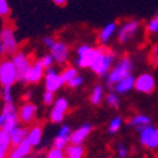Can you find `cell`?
<instances>
[{"mask_svg":"<svg viewBox=\"0 0 158 158\" xmlns=\"http://www.w3.org/2000/svg\"><path fill=\"white\" fill-rule=\"evenodd\" d=\"M117 30V24L115 23H109L107 24L99 33V36H98V40H99V43L102 44H106L109 39L112 38V35L115 33Z\"/></svg>","mask_w":158,"mask_h":158,"instance_id":"obj_25","label":"cell"},{"mask_svg":"<svg viewBox=\"0 0 158 158\" xmlns=\"http://www.w3.org/2000/svg\"><path fill=\"white\" fill-rule=\"evenodd\" d=\"M134 88L141 92V93H146V94H151L153 93V90L156 89V82H154V78L148 74V73H144V74H141L135 79L134 82Z\"/></svg>","mask_w":158,"mask_h":158,"instance_id":"obj_13","label":"cell"},{"mask_svg":"<svg viewBox=\"0 0 158 158\" xmlns=\"http://www.w3.org/2000/svg\"><path fill=\"white\" fill-rule=\"evenodd\" d=\"M147 33L148 34H157L158 33V11L156 15L151 19V22L147 25Z\"/></svg>","mask_w":158,"mask_h":158,"instance_id":"obj_29","label":"cell"},{"mask_svg":"<svg viewBox=\"0 0 158 158\" xmlns=\"http://www.w3.org/2000/svg\"><path fill=\"white\" fill-rule=\"evenodd\" d=\"M30 158H34V157H30Z\"/></svg>","mask_w":158,"mask_h":158,"instance_id":"obj_41","label":"cell"},{"mask_svg":"<svg viewBox=\"0 0 158 158\" xmlns=\"http://www.w3.org/2000/svg\"><path fill=\"white\" fill-rule=\"evenodd\" d=\"M106 101L108 103V106H110L112 108H118L119 107V101H118V97L115 93H109L106 98Z\"/></svg>","mask_w":158,"mask_h":158,"instance_id":"obj_33","label":"cell"},{"mask_svg":"<svg viewBox=\"0 0 158 158\" xmlns=\"http://www.w3.org/2000/svg\"><path fill=\"white\" fill-rule=\"evenodd\" d=\"M3 123H4V115L0 114V132H2V129H3Z\"/></svg>","mask_w":158,"mask_h":158,"instance_id":"obj_40","label":"cell"},{"mask_svg":"<svg viewBox=\"0 0 158 158\" xmlns=\"http://www.w3.org/2000/svg\"><path fill=\"white\" fill-rule=\"evenodd\" d=\"M10 15V5L8 0H0V18H8Z\"/></svg>","mask_w":158,"mask_h":158,"instance_id":"obj_30","label":"cell"},{"mask_svg":"<svg viewBox=\"0 0 158 158\" xmlns=\"http://www.w3.org/2000/svg\"><path fill=\"white\" fill-rule=\"evenodd\" d=\"M93 131V126L90 123H84L79 127L78 129H75L74 132H72L70 135V143L72 144H82L85 138L90 134V132Z\"/></svg>","mask_w":158,"mask_h":158,"instance_id":"obj_16","label":"cell"},{"mask_svg":"<svg viewBox=\"0 0 158 158\" xmlns=\"http://www.w3.org/2000/svg\"><path fill=\"white\" fill-rule=\"evenodd\" d=\"M60 75H62V79H63L64 84H68L73 78H75V77L78 75V72H77V69H75L74 67H67V68L60 73Z\"/></svg>","mask_w":158,"mask_h":158,"instance_id":"obj_27","label":"cell"},{"mask_svg":"<svg viewBox=\"0 0 158 158\" xmlns=\"http://www.w3.org/2000/svg\"><path fill=\"white\" fill-rule=\"evenodd\" d=\"M139 132V142L148 149H158V128L151 124L138 129Z\"/></svg>","mask_w":158,"mask_h":158,"instance_id":"obj_6","label":"cell"},{"mask_svg":"<svg viewBox=\"0 0 158 158\" xmlns=\"http://www.w3.org/2000/svg\"><path fill=\"white\" fill-rule=\"evenodd\" d=\"M94 49L95 48H92L90 45H87V44H83L77 49V54H78L77 65L79 68L90 67V63H92L93 56H94Z\"/></svg>","mask_w":158,"mask_h":158,"instance_id":"obj_12","label":"cell"},{"mask_svg":"<svg viewBox=\"0 0 158 158\" xmlns=\"http://www.w3.org/2000/svg\"><path fill=\"white\" fill-rule=\"evenodd\" d=\"M127 123L131 127H135L137 131H138V129H141L144 126L151 124V118L147 117V115H143V114H135V115H133L129 121H127Z\"/></svg>","mask_w":158,"mask_h":158,"instance_id":"obj_24","label":"cell"},{"mask_svg":"<svg viewBox=\"0 0 158 158\" xmlns=\"http://www.w3.org/2000/svg\"><path fill=\"white\" fill-rule=\"evenodd\" d=\"M45 158H65L64 151L63 149H58L55 147H53L45 156Z\"/></svg>","mask_w":158,"mask_h":158,"instance_id":"obj_31","label":"cell"},{"mask_svg":"<svg viewBox=\"0 0 158 158\" xmlns=\"http://www.w3.org/2000/svg\"><path fill=\"white\" fill-rule=\"evenodd\" d=\"M49 49H50V54L54 58V62H56V63H65L67 62L68 55H69V48L65 43L55 40Z\"/></svg>","mask_w":158,"mask_h":158,"instance_id":"obj_15","label":"cell"},{"mask_svg":"<svg viewBox=\"0 0 158 158\" xmlns=\"http://www.w3.org/2000/svg\"><path fill=\"white\" fill-rule=\"evenodd\" d=\"M11 60L18 70V78H19V82H22L25 84V78H27V74L30 69V65H31V60L27 53L24 52H16L15 54H13V58Z\"/></svg>","mask_w":158,"mask_h":158,"instance_id":"obj_5","label":"cell"},{"mask_svg":"<svg viewBox=\"0 0 158 158\" xmlns=\"http://www.w3.org/2000/svg\"><path fill=\"white\" fill-rule=\"evenodd\" d=\"M69 108V104H68V101L65 98H59L58 101L54 102V106H53V109L50 112V121L53 123H60L63 119H64V115L67 113Z\"/></svg>","mask_w":158,"mask_h":158,"instance_id":"obj_14","label":"cell"},{"mask_svg":"<svg viewBox=\"0 0 158 158\" xmlns=\"http://www.w3.org/2000/svg\"><path fill=\"white\" fill-rule=\"evenodd\" d=\"M134 82H135V79L133 75H129L127 78H124L123 81H121L119 83H117L114 85V90L118 92V93H121V94H124L127 92H129L132 88H134Z\"/></svg>","mask_w":158,"mask_h":158,"instance_id":"obj_23","label":"cell"},{"mask_svg":"<svg viewBox=\"0 0 158 158\" xmlns=\"http://www.w3.org/2000/svg\"><path fill=\"white\" fill-rule=\"evenodd\" d=\"M139 24L141 23L138 20H131V22L124 23L119 28V30H118V40H119V43L124 44V43L129 42L134 36V34L137 33L138 28H139Z\"/></svg>","mask_w":158,"mask_h":158,"instance_id":"obj_11","label":"cell"},{"mask_svg":"<svg viewBox=\"0 0 158 158\" xmlns=\"http://www.w3.org/2000/svg\"><path fill=\"white\" fill-rule=\"evenodd\" d=\"M2 98H3L4 103H11V102H13V92H11V87H4V88H3Z\"/></svg>","mask_w":158,"mask_h":158,"instance_id":"obj_32","label":"cell"},{"mask_svg":"<svg viewBox=\"0 0 158 158\" xmlns=\"http://www.w3.org/2000/svg\"><path fill=\"white\" fill-rule=\"evenodd\" d=\"M40 60H42L44 68L48 69V68H50V67L53 65V63H54V58H53L52 54H45L43 58H40Z\"/></svg>","mask_w":158,"mask_h":158,"instance_id":"obj_34","label":"cell"},{"mask_svg":"<svg viewBox=\"0 0 158 158\" xmlns=\"http://www.w3.org/2000/svg\"><path fill=\"white\" fill-rule=\"evenodd\" d=\"M0 38H2L5 48V54H15L18 52V40L15 38V33L13 28L10 27L3 28L2 33H0Z\"/></svg>","mask_w":158,"mask_h":158,"instance_id":"obj_8","label":"cell"},{"mask_svg":"<svg viewBox=\"0 0 158 158\" xmlns=\"http://www.w3.org/2000/svg\"><path fill=\"white\" fill-rule=\"evenodd\" d=\"M103 93L104 92H103V87L102 85H95L93 92H92V94H90V98H89L90 103L93 106H99L102 99H103Z\"/></svg>","mask_w":158,"mask_h":158,"instance_id":"obj_26","label":"cell"},{"mask_svg":"<svg viewBox=\"0 0 158 158\" xmlns=\"http://www.w3.org/2000/svg\"><path fill=\"white\" fill-rule=\"evenodd\" d=\"M83 84V78L81 77V75H77L75 78H73L72 81L67 84L68 87H70V88H78L79 85H82Z\"/></svg>","mask_w":158,"mask_h":158,"instance_id":"obj_36","label":"cell"},{"mask_svg":"<svg viewBox=\"0 0 158 158\" xmlns=\"http://www.w3.org/2000/svg\"><path fill=\"white\" fill-rule=\"evenodd\" d=\"M52 2H53L55 5H58V6H64V5L67 4L68 0H52Z\"/></svg>","mask_w":158,"mask_h":158,"instance_id":"obj_38","label":"cell"},{"mask_svg":"<svg viewBox=\"0 0 158 158\" xmlns=\"http://www.w3.org/2000/svg\"><path fill=\"white\" fill-rule=\"evenodd\" d=\"M65 158H84L85 149L82 144H68L64 148Z\"/></svg>","mask_w":158,"mask_h":158,"instance_id":"obj_21","label":"cell"},{"mask_svg":"<svg viewBox=\"0 0 158 158\" xmlns=\"http://www.w3.org/2000/svg\"><path fill=\"white\" fill-rule=\"evenodd\" d=\"M42 138H43V126L42 124H34L28 132V137H27L28 142L33 147H36V146L40 144Z\"/></svg>","mask_w":158,"mask_h":158,"instance_id":"obj_20","label":"cell"},{"mask_svg":"<svg viewBox=\"0 0 158 158\" xmlns=\"http://www.w3.org/2000/svg\"><path fill=\"white\" fill-rule=\"evenodd\" d=\"M19 81L18 70L11 59L0 60V84L4 87H13Z\"/></svg>","mask_w":158,"mask_h":158,"instance_id":"obj_3","label":"cell"},{"mask_svg":"<svg viewBox=\"0 0 158 158\" xmlns=\"http://www.w3.org/2000/svg\"><path fill=\"white\" fill-rule=\"evenodd\" d=\"M43 102L45 106H50L54 103V93L53 92H49V90H45L44 94H43Z\"/></svg>","mask_w":158,"mask_h":158,"instance_id":"obj_35","label":"cell"},{"mask_svg":"<svg viewBox=\"0 0 158 158\" xmlns=\"http://www.w3.org/2000/svg\"><path fill=\"white\" fill-rule=\"evenodd\" d=\"M31 151H33V146L28 142V139H25L20 144L14 146L6 158H27L31 153Z\"/></svg>","mask_w":158,"mask_h":158,"instance_id":"obj_17","label":"cell"},{"mask_svg":"<svg viewBox=\"0 0 158 158\" xmlns=\"http://www.w3.org/2000/svg\"><path fill=\"white\" fill-rule=\"evenodd\" d=\"M36 112H38V107L34 103H31V102L23 103L18 109L19 121H20V123L24 126L31 124L36 118Z\"/></svg>","mask_w":158,"mask_h":158,"instance_id":"obj_7","label":"cell"},{"mask_svg":"<svg viewBox=\"0 0 158 158\" xmlns=\"http://www.w3.org/2000/svg\"><path fill=\"white\" fill-rule=\"evenodd\" d=\"M115 59V53L112 49L99 47L94 49V56L90 63V69L99 77H107L110 70L112 63Z\"/></svg>","mask_w":158,"mask_h":158,"instance_id":"obj_1","label":"cell"},{"mask_svg":"<svg viewBox=\"0 0 158 158\" xmlns=\"http://www.w3.org/2000/svg\"><path fill=\"white\" fill-rule=\"evenodd\" d=\"M45 89L49 90V92H53L55 93L60 87L64 85V82H63V79H62V75L56 73L55 69L53 67L45 69Z\"/></svg>","mask_w":158,"mask_h":158,"instance_id":"obj_10","label":"cell"},{"mask_svg":"<svg viewBox=\"0 0 158 158\" xmlns=\"http://www.w3.org/2000/svg\"><path fill=\"white\" fill-rule=\"evenodd\" d=\"M3 54H5V48H4V44H3L2 38H0V55H3Z\"/></svg>","mask_w":158,"mask_h":158,"instance_id":"obj_39","label":"cell"},{"mask_svg":"<svg viewBox=\"0 0 158 158\" xmlns=\"http://www.w3.org/2000/svg\"><path fill=\"white\" fill-rule=\"evenodd\" d=\"M44 75H45V68L40 59H36L30 65V69L25 78V84H36L42 81Z\"/></svg>","mask_w":158,"mask_h":158,"instance_id":"obj_9","label":"cell"},{"mask_svg":"<svg viewBox=\"0 0 158 158\" xmlns=\"http://www.w3.org/2000/svg\"><path fill=\"white\" fill-rule=\"evenodd\" d=\"M2 114L4 115V123H3L2 131L10 133L13 129H15L16 127L20 126V121H19V117H18V109H16L14 102L4 103Z\"/></svg>","mask_w":158,"mask_h":158,"instance_id":"obj_4","label":"cell"},{"mask_svg":"<svg viewBox=\"0 0 158 158\" xmlns=\"http://www.w3.org/2000/svg\"><path fill=\"white\" fill-rule=\"evenodd\" d=\"M117 153H118V157L119 158H126L128 156V148L126 146H123V144H118Z\"/></svg>","mask_w":158,"mask_h":158,"instance_id":"obj_37","label":"cell"},{"mask_svg":"<svg viewBox=\"0 0 158 158\" xmlns=\"http://www.w3.org/2000/svg\"><path fill=\"white\" fill-rule=\"evenodd\" d=\"M28 132H29V129L27 127H23V126H19L15 129H13L9 133L11 146L13 147L14 146H18V144H20L23 141H25L27 137H28Z\"/></svg>","mask_w":158,"mask_h":158,"instance_id":"obj_19","label":"cell"},{"mask_svg":"<svg viewBox=\"0 0 158 158\" xmlns=\"http://www.w3.org/2000/svg\"><path fill=\"white\" fill-rule=\"evenodd\" d=\"M70 135H72L70 128L68 126H63L60 129H59L55 139H54V147L58 148V149H63L64 151V148L70 142Z\"/></svg>","mask_w":158,"mask_h":158,"instance_id":"obj_18","label":"cell"},{"mask_svg":"<svg viewBox=\"0 0 158 158\" xmlns=\"http://www.w3.org/2000/svg\"><path fill=\"white\" fill-rule=\"evenodd\" d=\"M11 142L9 133L2 131L0 132V158H6L9 152L11 151Z\"/></svg>","mask_w":158,"mask_h":158,"instance_id":"obj_22","label":"cell"},{"mask_svg":"<svg viewBox=\"0 0 158 158\" xmlns=\"http://www.w3.org/2000/svg\"><path fill=\"white\" fill-rule=\"evenodd\" d=\"M122 122H123V118L122 117H115L110 121L109 123V127H108V132L110 134H114L119 131V128L122 127Z\"/></svg>","mask_w":158,"mask_h":158,"instance_id":"obj_28","label":"cell"},{"mask_svg":"<svg viewBox=\"0 0 158 158\" xmlns=\"http://www.w3.org/2000/svg\"><path fill=\"white\" fill-rule=\"evenodd\" d=\"M132 70H133V65L131 59L128 56H123L118 62V64L107 74V87L113 89L117 83H119L124 78L132 75Z\"/></svg>","mask_w":158,"mask_h":158,"instance_id":"obj_2","label":"cell"}]
</instances>
